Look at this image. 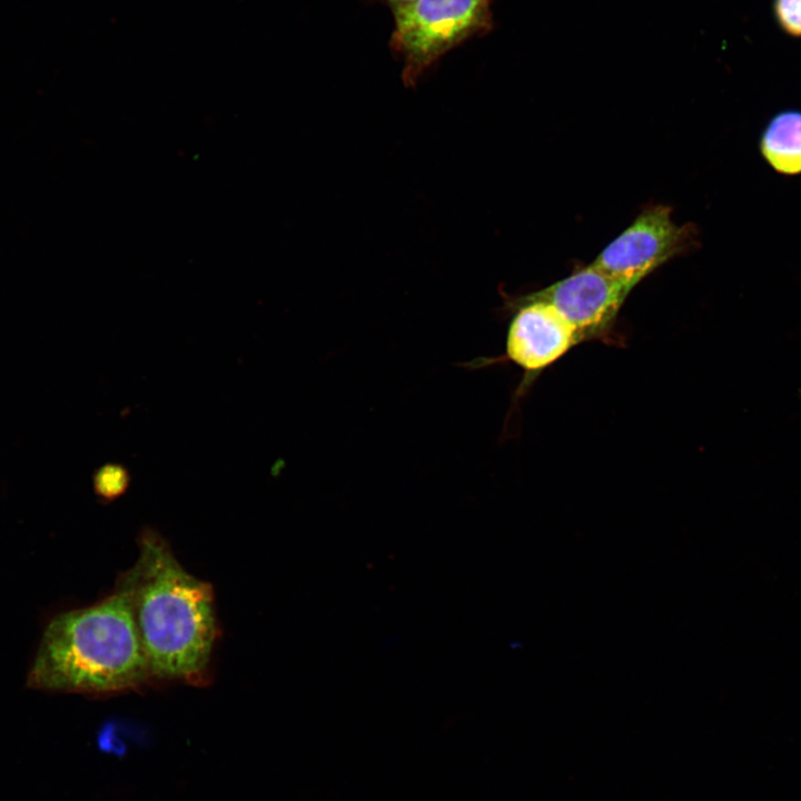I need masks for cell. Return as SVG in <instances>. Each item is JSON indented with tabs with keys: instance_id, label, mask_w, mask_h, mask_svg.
I'll return each instance as SVG.
<instances>
[{
	"instance_id": "10",
	"label": "cell",
	"mask_w": 801,
	"mask_h": 801,
	"mask_svg": "<svg viewBox=\"0 0 801 801\" xmlns=\"http://www.w3.org/2000/svg\"><path fill=\"white\" fill-rule=\"evenodd\" d=\"M378 1L386 4L390 9L392 13H395L415 0H378Z\"/></svg>"
},
{
	"instance_id": "6",
	"label": "cell",
	"mask_w": 801,
	"mask_h": 801,
	"mask_svg": "<svg viewBox=\"0 0 801 801\" xmlns=\"http://www.w3.org/2000/svg\"><path fill=\"white\" fill-rule=\"evenodd\" d=\"M512 304L515 312L507 328L505 358L526 375H537L581 343L574 327L550 303L530 294Z\"/></svg>"
},
{
	"instance_id": "8",
	"label": "cell",
	"mask_w": 801,
	"mask_h": 801,
	"mask_svg": "<svg viewBox=\"0 0 801 801\" xmlns=\"http://www.w3.org/2000/svg\"><path fill=\"white\" fill-rule=\"evenodd\" d=\"M130 475L121 464L108 463L96 471L95 491L99 497L112 501L121 496L129 486Z\"/></svg>"
},
{
	"instance_id": "2",
	"label": "cell",
	"mask_w": 801,
	"mask_h": 801,
	"mask_svg": "<svg viewBox=\"0 0 801 801\" xmlns=\"http://www.w3.org/2000/svg\"><path fill=\"white\" fill-rule=\"evenodd\" d=\"M150 678L127 595L57 615L47 625L28 685L53 692L109 693Z\"/></svg>"
},
{
	"instance_id": "3",
	"label": "cell",
	"mask_w": 801,
	"mask_h": 801,
	"mask_svg": "<svg viewBox=\"0 0 801 801\" xmlns=\"http://www.w3.org/2000/svg\"><path fill=\"white\" fill-rule=\"evenodd\" d=\"M493 0H415L393 13L389 46L403 61L402 80L414 87L444 55L493 28Z\"/></svg>"
},
{
	"instance_id": "1",
	"label": "cell",
	"mask_w": 801,
	"mask_h": 801,
	"mask_svg": "<svg viewBox=\"0 0 801 801\" xmlns=\"http://www.w3.org/2000/svg\"><path fill=\"white\" fill-rule=\"evenodd\" d=\"M138 543V558L117 589L130 602L150 678L196 679L217 636L212 589L187 572L154 530Z\"/></svg>"
},
{
	"instance_id": "9",
	"label": "cell",
	"mask_w": 801,
	"mask_h": 801,
	"mask_svg": "<svg viewBox=\"0 0 801 801\" xmlns=\"http://www.w3.org/2000/svg\"><path fill=\"white\" fill-rule=\"evenodd\" d=\"M774 14L785 33L801 37V0H774Z\"/></svg>"
},
{
	"instance_id": "4",
	"label": "cell",
	"mask_w": 801,
	"mask_h": 801,
	"mask_svg": "<svg viewBox=\"0 0 801 801\" xmlns=\"http://www.w3.org/2000/svg\"><path fill=\"white\" fill-rule=\"evenodd\" d=\"M692 231L679 226L666 206H653L610 243L593 264L634 288L689 245Z\"/></svg>"
},
{
	"instance_id": "5",
	"label": "cell",
	"mask_w": 801,
	"mask_h": 801,
	"mask_svg": "<svg viewBox=\"0 0 801 801\" xmlns=\"http://www.w3.org/2000/svg\"><path fill=\"white\" fill-rule=\"evenodd\" d=\"M632 289L592 263L531 295L553 305L583 342L612 327Z\"/></svg>"
},
{
	"instance_id": "7",
	"label": "cell",
	"mask_w": 801,
	"mask_h": 801,
	"mask_svg": "<svg viewBox=\"0 0 801 801\" xmlns=\"http://www.w3.org/2000/svg\"><path fill=\"white\" fill-rule=\"evenodd\" d=\"M762 151L774 169L784 174L801 171V112L777 116L762 138Z\"/></svg>"
}]
</instances>
